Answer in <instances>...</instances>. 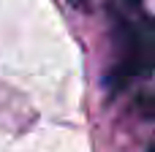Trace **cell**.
<instances>
[{
	"label": "cell",
	"instance_id": "1",
	"mask_svg": "<svg viewBox=\"0 0 155 152\" xmlns=\"http://www.w3.org/2000/svg\"><path fill=\"white\" fill-rule=\"evenodd\" d=\"M117 60L112 68V87L123 90L128 82L147 76L155 68V22H134L117 16Z\"/></svg>",
	"mask_w": 155,
	"mask_h": 152
},
{
	"label": "cell",
	"instance_id": "2",
	"mask_svg": "<svg viewBox=\"0 0 155 152\" xmlns=\"http://www.w3.org/2000/svg\"><path fill=\"white\" fill-rule=\"evenodd\" d=\"M125 3H128V5H139L142 0H125Z\"/></svg>",
	"mask_w": 155,
	"mask_h": 152
},
{
	"label": "cell",
	"instance_id": "3",
	"mask_svg": "<svg viewBox=\"0 0 155 152\" xmlns=\"http://www.w3.org/2000/svg\"><path fill=\"white\" fill-rule=\"evenodd\" d=\"M68 3H74V5H82V3H84V0H68Z\"/></svg>",
	"mask_w": 155,
	"mask_h": 152
},
{
	"label": "cell",
	"instance_id": "4",
	"mask_svg": "<svg viewBox=\"0 0 155 152\" xmlns=\"http://www.w3.org/2000/svg\"><path fill=\"white\" fill-rule=\"evenodd\" d=\"M150 152H155V147H153V150H150Z\"/></svg>",
	"mask_w": 155,
	"mask_h": 152
}]
</instances>
